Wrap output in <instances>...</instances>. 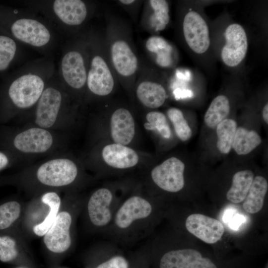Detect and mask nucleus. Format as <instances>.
Returning a JSON list of instances; mask_svg holds the SVG:
<instances>
[{
  "instance_id": "1",
  "label": "nucleus",
  "mask_w": 268,
  "mask_h": 268,
  "mask_svg": "<svg viewBox=\"0 0 268 268\" xmlns=\"http://www.w3.org/2000/svg\"><path fill=\"white\" fill-rule=\"evenodd\" d=\"M44 88L43 79L36 74L29 73L13 81L8 92L10 100L16 107L27 108L39 99Z\"/></svg>"
},
{
  "instance_id": "2",
  "label": "nucleus",
  "mask_w": 268,
  "mask_h": 268,
  "mask_svg": "<svg viewBox=\"0 0 268 268\" xmlns=\"http://www.w3.org/2000/svg\"><path fill=\"white\" fill-rule=\"evenodd\" d=\"M185 164L179 158L171 157L152 168L150 176L161 189L170 193L181 190L185 185Z\"/></svg>"
},
{
  "instance_id": "3",
  "label": "nucleus",
  "mask_w": 268,
  "mask_h": 268,
  "mask_svg": "<svg viewBox=\"0 0 268 268\" xmlns=\"http://www.w3.org/2000/svg\"><path fill=\"white\" fill-rule=\"evenodd\" d=\"M77 168L71 160L53 159L42 164L38 169L37 176L42 184L54 187L68 185L77 175Z\"/></svg>"
},
{
  "instance_id": "4",
  "label": "nucleus",
  "mask_w": 268,
  "mask_h": 268,
  "mask_svg": "<svg viewBox=\"0 0 268 268\" xmlns=\"http://www.w3.org/2000/svg\"><path fill=\"white\" fill-rule=\"evenodd\" d=\"M226 43L221 52L224 64L229 67L238 66L246 57L248 39L245 29L241 25L232 23L225 31Z\"/></svg>"
},
{
  "instance_id": "5",
  "label": "nucleus",
  "mask_w": 268,
  "mask_h": 268,
  "mask_svg": "<svg viewBox=\"0 0 268 268\" xmlns=\"http://www.w3.org/2000/svg\"><path fill=\"white\" fill-rule=\"evenodd\" d=\"M184 38L190 48L197 54H203L210 46L208 25L203 18L195 11L185 15L183 24Z\"/></svg>"
},
{
  "instance_id": "6",
  "label": "nucleus",
  "mask_w": 268,
  "mask_h": 268,
  "mask_svg": "<svg viewBox=\"0 0 268 268\" xmlns=\"http://www.w3.org/2000/svg\"><path fill=\"white\" fill-rule=\"evenodd\" d=\"M187 230L202 241L212 244L222 238L224 227L219 220L201 213L189 215L185 222Z\"/></svg>"
},
{
  "instance_id": "7",
  "label": "nucleus",
  "mask_w": 268,
  "mask_h": 268,
  "mask_svg": "<svg viewBox=\"0 0 268 268\" xmlns=\"http://www.w3.org/2000/svg\"><path fill=\"white\" fill-rule=\"evenodd\" d=\"M159 268H217L209 259L193 249L170 251L161 257Z\"/></svg>"
},
{
  "instance_id": "8",
  "label": "nucleus",
  "mask_w": 268,
  "mask_h": 268,
  "mask_svg": "<svg viewBox=\"0 0 268 268\" xmlns=\"http://www.w3.org/2000/svg\"><path fill=\"white\" fill-rule=\"evenodd\" d=\"M10 31L18 40L35 47H42L50 40V33L39 21L29 18H21L11 24Z\"/></svg>"
},
{
  "instance_id": "9",
  "label": "nucleus",
  "mask_w": 268,
  "mask_h": 268,
  "mask_svg": "<svg viewBox=\"0 0 268 268\" xmlns=\"http://www.w3.org/2000/svg\"><path fill=\"white\" fill-rule=\"evenodd\" d=\"M71 217L68 212L62 211L58 214L44 238V242L50 251L60 253L69 248L71 245Z\"/></svg>"
},
{
  "instance_id": "10",
  "label": "nucleus",
  "mask_w": 268,
  "mask_h": 268,
  "mask_svg": "<svg viewBox=\"0 0 268 268\" xmlns=\"http://www.w3.org/2000/svg\"><path fill=\"white\" fill-rule=\"evenodd\" d=\"M101 157L106 165L120 170L132 168L139 162L138 153L128 145L111 142L101 151Z\"/></svg>"
},
{
  "instance_id": "11",
  "label": "nucleus",
  "mask_w": 268,
  "mask_h": 268,
  "mask_svg": "<svg viewBox=\"0 0 268 268\" xmlns=\"http://www.w3.org/2000/svg\"><path fill=\"white\" fill-rule=\"evenodd\" d=\"M135 122L131 113L121 108L111 115L109 121V133L112 142L128 145L135 134Z\"/></svg>"
},
{
  "instance_id": "12",
  "label": "nucleus",
  "mask_w": 268,
  "mask_h": 268,
  "mask_svg": "<svg viewBox=\"0 0 268 268\" xmlns=\"http://www.w3.org/2000/svg\"><path fill=\"white\" fill-rule=\"evenodd\" d=\"M150 202L139 196H133L128 198L117 211L115 223L120 229L130 227L136 220L149 216L152 212Z\"/></svg>"
},
{
  "instance_id": "13",
  "label": "nucleus",
  "mask_w": 268,
  "mask_h": 268,
  "mask_svg": "<svg viewBox=\"0 0 268 268\" xmlns=\"http://www.w3.org/2000/svg\"><path fill=\"white\" fill-rule=\"evenodd\" d=\"M87 83L89 89L99 96L109 94L114 88V81L111 72L104 59L99 56L92 60Z\"/></svg>"
},
{
  "instance_id": "14",
  "label": "nucleus",
  "mask_w": 268,
  "mask_h": 268,
  "mask_svg": "<svg viewBox=\"0 0 268 268\" xmlns=\"http://www.w3.org/2000/svg\"><path fill=\"white\" fill-rule=\"evenodd\" d=\"M62 103L60 92L52 87L43 91L36 112L35 123L41 127L48 128L55 123Z\"/></svg>"
},
{
  "instance_id": "15",
  "label": "nucleus",
  "mask_w": 268,
  "mask_h": 268,
  "mask_svg": "<svg viewBox=\"0 0 268 268\" xmlns=\"http://www.w3.org/2000/svg\"><path fill=\"white\" fill-rule=\"evenodd\" d=\"M52 143L51 134L46 130L37 128L19 134L13 141L14 145L18 150L27 153L45 152Z\"/></svg>"
},
{
  "instance_id": "16",
  "label": "nucleus",
  "mask_w": 268,
  "mask_h": 268,
  "mask_svg": "<svg viewBox=\"0 0 268 268\" xmlns=\"http://www.w3.org/2000/svg\"><path fill=\"white\" fill-rule=\"evenodd\" d=\"M113 199L111 191L106 188L98 189L90 197L88 212L92 223L102 227L108 224L111 219L109 206Z\"/></svg>"
},
{
  "instance_id": "17",
  "label": "nucleus",
  "mask_w": 268,
  "mask_h": 268,
  "mask_svg": "<svg viewBox=\"0 0 268 268\" xmlns=\"http://www.w3.org/2000/svg\"><path fill=\"white\" fill-rule=\"evenodd\" d=\"M62 75L66 82L75 89L82 88L87 80L86 69L81 55L69 51L63 57L61 63Z\"/></svg>"
},
{
  "instance_id": "18",
  "label": "nucleus",
  "mask_w": 268,
  "mask_h": 268,
  "mask_svg": "<svg viewBox=\"0 0 268 268\" xmlns=\"http://www.w3.org/2000/svg\"><path fill=\"white\" fill-rule=\"evenodd\" d=\"M53 9L62 21L69 25L80 24L87 15L85 4L80 0H55Z\"/></svg>"
},
{
  "instance_id": "19",
  "label": "nucleus",
  "mask_w": 268,
  "mask_h": 268,
  "mask_svg": "<svg viewBox=\"0 0 268 268\" xmlns=\"http://www.w3.org/2000/svg\"><path fill=\"white\" fill-rule=\"evenodd\" d=\"M112 59L117 71L123 76L134 74L137 67V60L129 45L124 41L114 43L111 49Z\"/></svg>"
},
{
  "instance_id": "20",
  "label": "nucleus",
  "mask_w": 268,
  "mask_h": 268,
  "mask_svg": "<svg viewBox=\"0 0 268 268\" xmlns=\"http://www.w3.org/2000/svg\"><path fill=\"white\" fill-rule=\"evenodd\" d=\"M136 94L138 100L146 107L156 109L161 106L166 99L163 86L152 81H143L137 86Z\"/></svg>"
},
{
  "instance_id": "21",
  "label": "nucleus",
  "mask_w": 268,
  "mask_h": 268,
  "mask_svg": "<svg viewBox=\"0 0 268 268\" xmlns=\"http://www.w3.org/2000/svg\"><path fill=\"white\" fill-rule=\"evenodd\" d=\"M268 183L262 176L254 178L247 196L243 201V208L250 214H255L263 208L264 200L268 192Z\"/></svg>"
},
{
  "instance_id": "22",
  "label": "nucleus",
  "mask_w": 268,
  "mask_h": 268,
  "mask_svg": "<svg viewBox=\"0 0 268 268\" xmlns=\"http://www.w3.org/2000/svg\"><path fill=\"white\" fill-rule=\"evenodd\" d=\"M254 178L250 170L239 171L233 176L232 185L226 194V198L230 202L239 203L245 199Z\"/></svg>"
},
{
  "instance_id": "23",
  "label": "nucleus",
  "mask_w": 268,
  "mask_h": 268,
  "mask_svg": "<svg viewBox=\"0 0 268 268\" xmlns=\"http://www.w3.org/2000/svg\"><path fill=\"white\" fill-rule=\"evenodd\" d=\"M230 111V102L227 97L218 95L211 101L205 113L204 123L207 127L213 129L227 118Z\"/></svg>"
},
{
  "instance_id": "24",
  "label": "nucleus",
  "mask_w": 268,
  "mask_h": 268,
  "mask_svg": "<svg viewBox=\"0 0 268 268\" xmlns=\"http://www.w3.org/2000/svg\"><path fill=\"white\" fill-rule=\"evenodd\" d=\"M261 142L262 138L255 131L248 130L239 127L237 129L232 148L238 155H246L255 149Z\"/></svg>"
},
{
  "instance_id": "25",
  "label": "nucleus",
  "mask_w": 268,
  "mask_h": 268,
  "mask_svg": "<svg viewBox=\"0 0 268 268\" xmlns=\"http://www.w3.org/2000/svg\"><path fill=\"white\" fill-rule=\"evenodd\" d=\"M146 47L150 52L156 55V63L160 67H168L173 63L172 46L163 38L154 36L149 38Z\"/></svg>"
},
{
  "instance_id": "26",
  "label": "nucleus",
  "mask_w": 268,
  "mask_h": 268,
  "mask_svg": "<svg viewBox=\"0 0 268 268\" xmlns=\"http://www.w3.org/2000/svg\"><path fill=\"white\" fill-rule=\"evenodd\" d=\"M217 136V147L222 154L230 151L234 136L237 129L236 121L231 119H225L216 126Z\"/></svg>"
},
{
  "instance_id": "27",
  "label": "nucleus",
  "mask_w": 268,
  "mask_h": 268,
  "mask_svg": "<svg viewBox=\"0 0 268 268\" xmlns=\"http://www.w3.org/2000/svg\"><path fill=\"white\" fill-rule=\"evenodd\" d=\"M41 200L43 203L49 205L50 211L43 222L33 227L34 232L39 236L45 235L51 226L58 215L61 204L59 196L54 192L45 194Z\"/></svg>"
},
{
  "instance_id": "28",
  "label": "nucleus",
  "mask_w": 268,
  "mask_h": 268,
  "mask_svg": "<svg viewBox=\"0 0 268 268\" xmlns=\"http://www.w3.org/2000/svg\"><path fill=\"white\" fill-rule=\"evenodd\" d=\"M144 127L147 131L157 133L164 139H168L171 137V130L167 117L162 112L156 111L148 112L145 116Z\"/></svg>"
},
{
  "instance_id": "29",
  "label": "nucleus",
  "mask_w": 268,
  "mask_h": 268,
  "mask_svg": "<svg viewBox=\"0 0 268 268\" xmlns=\"http://www.w3.org/2000/svg\"><path fill=\"white\" fill-rule=\"evenodd\" d=\"M167 115L178 137L184 141L189 139L192 136V130L182 111L176 108H170L167 110Z\"/></svg>"
},
{
  "instance_id": "30",
  "label": "nucleus",
  "mask_w": 268,
  "mask_h": 268,
  "mask_svg": "<svg viewBox=\"0 0 268 268\" xmlns=\"http://www.w3.org/2000/svg\"><path fill=\"white\" fill-rule=\"evenodd\" d=\"M149 3L154 10L151 17V23L156 31L162 30L170 19L168 4L164 0H151Z\"/></svg>"
},
{
  "instance_id": "31",
  "label": "nucleus",
  "mask_w": 268,
  "mask_h": 268,
  "mask_svg": "<svg viewBox=\"0 0 268 268\" xmlns=\"http://www.w3.org/2000/svg\"><path fill=\"white\" fill-rule=\"evenodd\" d=\"M16 44L11 38L0 35V71L6 70L13 60Z\"/></svg>"
},
{
  "instance_id": "32",
  "label": "nucleus",
  "mask_w": 268,
  "mask_h": 268,
  "mask_svg": "<svg viewBox=\"0 0 268 268\" xmlns=\"http://www.w3.org/2000/svg\"><path fill=\"white\" fill-rule=\"evenodd\" d=\"M20 205L15 201L0 205V230L9 227L19 217Z\"/></svg>"
},
{
  "instance_id": "33",
  "label": "nucleus",
  "mask_w": 268,
  "mask_h": 268,
  "mask_svg": "<svg viewBox=\"0 0 268 268\" xmlns=\"http://www.w3.org/2000/svg\"><path fill=\"white\" fill-rule=\"evenodd\" d=\"M15 242L7 236L0 237V260L7 262L14 259L17 255Z\"/></svg>"
},
{
  "instance_id": "34",
  "label": "nucleus",
  "mask_w": 268,
  "mask_h": 268,
  "mask_svg": "<svg viewBox=\"0 0 268 268\" xmlns=\"http://www.w3.org/2000/svg\"><path fill=\"white\" fill-rule=\"evenodd\" d=\"M96 268H128V263L124 257L117 256L102 263Z\"/></svg>"
},
{
  "instance_id": "35",
  "label": "nucleus",
  "mask_w": 268,
  "mask_h": 268,
  "mask_svg": "<svg viewBox=\"0 0 268 268\" xmlns=\"http://www.w3.org/2000/svg\"><path fill=\"white\" fill-rule=\"evenodd\" d=\"M244 218L242 216L236 215L235 218L234 217L232 221L230 223V226L233 229L238 228V226L243 222Z\"/></svg>"
},
{
  "instance_id": "36",
  "label": "nucleus",
  "mask_w": 268,
  "mask_h": 268,
  "mask_svg": "<svg viewBox=\"0 0 268 268\" xmlns=\"http://www.w3.org/2000/svg\"><path fill=\"white\" fill-rule=\"evenodd\" d=\"M8 159L6 156L0 152V170L5 167L8 163Z\"/></svg>"
},
{
  "instance_id": "37",
  "label": "nucleus",
  "mask_w": 268,
  "mask_h": 268,
  "mask_svg": "<svg viewBox=\"0 0 268 268\" xmlns=\"http://www.w3.org/2000/svg\"><path fill=\"white\" fill-rule=\"evenodd\" d=\"M263 118L267 124H268V104L264 106L262 111Z\"/></svg>"
},
{
  "instance_id": "38",
  "label": "nucleus",
  "mask_w": 268,
  "mask_h": 268,
  "mask_svg": "<svg viewBox=\"0 0 268 268\" xmlns=\"http://www.w3.org/2000/svg\"><path fill=\"white\" fill-rule=\"evenodd\" d=\"M120 1L121 3L125 4H129L133 3L134 1V0H120Z\"/></svg>"
}]
</instances>
